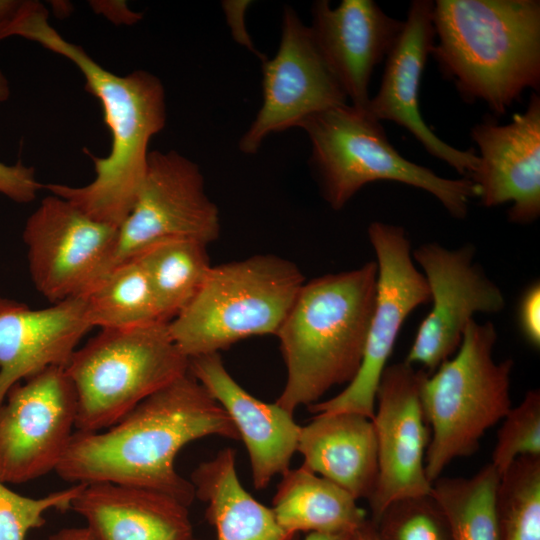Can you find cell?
Segmentation results:
<instances>
[{
	"instance_id": "1",
	"label": "cell",
	"mask_w": 540,
	"mask_h": 540,
	"mask_svg": "<svg viewBox=\"0 0 540 540\" xmlns=\"http://www.w3.org/2000/svg\"><path fill=\"white\" fill-rule=\"evenodd\" d=\"M208 436L239 440L229 415L188 372L111 427L75 431L55 472L69 483L143 487L190 506L194 486L177 472L175 459L188 443Z\"/></svg>"
},
{
	"instance_id": "2",
	"label": "cell",
	"mask_w": 540,
	"mask_h": 540,
	"mask_svg": "<svg viewBox=\"0 0 540 540\" xmlns=\"http://www.w3.org/2000/svg\"><path fill=\"white\" fill-rule=\"evenodd\" d=\"M10 36L38 42L72 61L83 73L86 88L99 99L112 143L106 157L89 153L94 163V180L82 187L48 184L46 188L93 219L119 228L142 184L149 141L166 123L163 84L144 70L126 76L106 70L50 26L47 10L39 2L22 1L1 30L0 40Z\"/></svg>"
},
{
	"instance_id": "3",
	"label": "cell",
	"mask_w": 540,
	"mask_h": 540,
	"mask_svg": "<svg viewBox=\"0 0 540 540\" xmlns=\"http://www.w3.org/2000/svg\"><path fill=\"white\" fill-rule=\"evenodd\" d=\"M377 272L376 262L369 261L304 282L275 334L287 372L277 405L293 414L354 379L374 309Z\"/></svg>"
},
{
	"instance_id": "4",
	"label": "cell",
	"mask_w": 540,
	"mask_h": 540,
	"mask_svg": "<svg viewBox=\"0 0 540 540\" xmlns=\"http://www.w3.org/2000/svg\"><path fill=\"white\" fill-rule=\"evenodd\" d=\"M431 53L466 98L499 114L540 83V2L438 0Z\"/></svg>"
},
{
	"instance_id": "5",
	"label": "cell",
	"mask_w": 540,
	"mask_h": 540,
	"mask_svg": "<svg viewBox=\"0 0 540 540\" xmlns=\"http://www.w3.org/2000/svg\"><path fill=\"white\" fill-rule=\"evenodd\" d=\"M496 340L491 322L472 319L457 351L422 379L420 397L430 428L425 472L431 483L452 461L473 455L485 432L512 407L513 361L494 360Z\"/></svg>"
},
{
	"instance_id": "6",
	"label": "cell",
	"mask_w": 540,
	"mask_h": 540,
	"mask_svg": "<svg viewBox=\"0 0 540 540\" xmlns=\"http://www.w3.org/2000/svg\"><path fill=\"white\" fill-rule=\"evenodd\" d=\"M304 282L293 262L274 254L211 266L193 299L169 321L170 334L189 359L276 334Z\"/></svg>"
},
{
	"instance_id": "7",
	"label": "cell",
	"mask_w": 540,
	"mask_h": 540,
	"mask_svg": "<svg viewBox=\"0 0 540 540\" xmlns=\"http://www.w3.org/2000/svg\"><path fill=\"white\" fill-rule=\"evenodd\" d=\"M169 322L100 329L65 366L76 393L75 431L97 432L189 372Z\"/></svg>"
},
{
	"instance_id": "8",
	"label": "cell",
	"mask_w": 540,
	"mask_h": 540,
	"mask_svg": "<svg viewBox=\"0 0 540 540\" xmlns=\"http://www.w3.org/2000/svg\"><path fill=\"white\" fill-rule=\"evenodd\" d=\"M311 142V163L323 197L339 210L366 184L396 181L435 196L456 218L477 197L468 178L447 179L403 158L390 144L380 121L364 109L345 104L315 114L300 126Z\"/></svg>"
},
{
	"instance_id": "9",
	"label": "cell",
	"mask_w": 540,
	"mask_h": 540,
	"mask_svg": "<svg viewBox=\"0 0 540 540\" xmlns=\"http://www.w3.org/2000/svg\"><path fill=\"white\" fill-rule=\"evenodd\" d=\"M368 237L378 272L362 362L340 393L308 406L315 415L355 413L372 419L377 388L401 327L414 309L430 301L426 279L414 264L405 230L376 221L368 227Z\"/></svg>"
},
{
	"instance_id": "10",
	"label": "cell",
	"mask_w": 540,
	"mask_h": 540,
	"mask_svg": "<svg viewBox=\"0 0 540 540\" xmlns=\"http://www.w3.org/2000/svg\"><path fill=\"white\" fill-rule=\"evenodd\" d=\"M31 280L52 304L83 297L109 270L118 228L51 194L23 230Z\"/></svg>"
},
{
	"instance_id": "11",
	"label": "cell",
	"mask_w": 540,
	"mask_h": 540,
	"mask_svg": "<svg viewBox=\"0 0 540 540\" xmlns=\"http://www.w3.org/2000/svg\"><path fill=\"white\" fill-rule=\"evenodd\" d=\"M219 234V211L198 165L173 150L152 151L133 207L118 228L109 270L160 241L192 239L208 245Z\"/></svg>"
},
{
	"instance_id": "12",
	"label": "cell",
	"mask_w": 540,
	"mask_h": 540,
	"mask_svg": "<svg viewBox=\"0 0 540 540\" xmlns=\"http://www.w3.org/2000/svg\"><path fill=\"white\" fill-rule=\"evenodd\" d=\"M76 407L65 367L15 384L0 405V481L20 484L55 471L75 432Z\"/></svg>"
},
{
	"instance_id": "13",
	"label": "cell",
	"mask_w": 540,
	"mask_h": 540,
	"mask_svg": "<svg viewBox=\"0 0 540 540\" xmlns=\"http://www.w3.org/2000/svg\"><path fill=\"white\" fill-rule=\"evenodd\" d=\"M472 245L448 249L420 245L412 258L422 269L432 308L422 320L406 363L433 373L460 346L463 332L476 313H498L505 306L500 288L474 261Z\"/></svg>"
},
{
	"instance_id": "14",
	"label": "cell",
	"mask_w": 540,
	"mask_h": 540,
	"mask_svg": "<svg viewBox=\"0 0 540 540\" xmlns=\"http://www.w3.org/2000/svg\"><path fill=\"white\" fill-rule=\"evenodd\" d=\"M282 20L277 53L262 61V106L239 141V149L246 154L256 153L272 133L300 127L315 114L348 104L311 28L289 6Z\"/></svg>"
},
{
	"instance_id": "15",
	"label": "cell",
	"mask_w": 540,
	"mask_h": 540,
	"mask_svg": "<svg viewBox=\"0 0 540 540\" xmlns=\"http://www.w3.org/2000/svg\"><path fill=\"white\" fill-rule=\"evenodd\" d=\"M425 374L403 361L387 365L381 376L372 418L378 457L377 481L368 500L373 522L392 502L431 493L425 472L430 428L420 397Z\"/></svg>"
},
{
	"instance_id": "16",
	"label": "cell",
	"mask_w": 540,
	"mask_h": 540,
	"mask_svg": "<svg viewBox=\"0 0 540 540\" xmlns=\"http://www.w3.org/2000/svg\"><path fill=\"white\" fill-rule=\"evenodd\" d=\"M471 136L479 165L470 179L486 207L512 203L513 223L528 224L540 214V98L531 95L525 112L505 125L477 124Z\"/></svg>"
},
{
	"instance_id": "17",
	"label": "cell",
	"mask_w": 540,
	"mask_h": 540,
	"mask_svg": "<svg viewBox=\"0 0 540 540\" xmlns=\"http://www.w3.org/2000/svg\"><path fill=\"white\" fill-rule=\"evenodd\" d=\"M433 6L429 0L413 1L393 48L378 93L367 111L378 121L389 120L409 130L433 156L469 178L476 172L479 156L474 149L462 151L438 138L419 112V87L428 55L434 45Z\"/></svg>"
},
{
	"instance_id": "18",
	"label": "cell",
	"mask_w": 540,
	"mask_h": 540,
	"mask_svg": "<svg viewBox=\"0 0 540 540\" xmlns=\"http://www.w3.org/2000/svg\"><path fill=\"white\" fill-rule=\"evenodd\" d=\"M315 42L351 105L366 110L374 67L393 48L404 21L389 17L371 0L329 1L312 7Z\"/></svg>"
},
{
	"instance_id": "19",
	"label": "cell",
	"mask_w": 540,
	"mask_h": 540,
	"mask_svg": "<svg viewBox=\"0 0 540 540\" xmlns=\"http://www.w3.org/2000/svg\"><path fill=\"white\" fill-rule=\"evenodd\" d=\"M90 329L83 297L33 309L0 296V405L15 384L65 367Z\"/></svg>"
},
{
	"instance_id": "20",
	"label": "cell",
	"mask_w": 540,
	"mask_h": 540,
	"mask_svg": "<svg viewBox=\"0 0 540 540\" xmlns=\"http://www.w3.org/2000/svg\"><path fill=\"white\" fill-rule=\"evenodd\" d=\"M189 373L231 418L247 449L257 490L289 469L301 429L293 414L246 391L228 372L220 353L190 358Z\"/></svg>"
},
{
	"instance_id": "21",
	"label": "cell",
	"mask_w": 540,
	"mask_h": 540,
	"mask_svg": "<svg viewBox=\"0 0 540 540\" xmlns=\"http://www.w3.org/2000/svg\"><path fill=\"white\" fill-rule=\"evenodd\" d=\"M187 505L143 487L85 484L71 508L96 540H194Z\"/></svg>"
},
{
	"instance_id": "22",
	"label": "cell",
	"mask_w": 540,
	"mask_h": 540,
	"mask_svg": "<svg viewBox=\"0 0 540 540\" xmlns=\"http://www.w3.org/2000/svg\"><path fill=\"white\" fill-rule=\"evenodd\" d=\"M297 451L302 467L348 492L369 500L378 475L372 419L355 413L317 414L301 426Z\"/></svg>"
},
{
	"instance_id": "23",
	"label": "cell",
	"mask_w": 540,
	"mask_h": 540,
	"mask_svg": "<svg viewBox=\"0 0 540 540\" xmlns=\"http://www.w3.org/2000/svg\"><path fill=\"white\" fill-rule=\"evenodd\" d=\"M195 497L206 504L205 516L217 540H297L285 531L271 508L261 504L242 486L236 471V452L219 451L191 474Z\"/></svg>"
},
{
	"instance_id": "24",
	"label": "cell",
	"mask_w": 540,
	"mask_h": 540,
	"mask_svg": "<svg viewBox=\"0 0 540 540\" xmlns=\"http://www.w3.org/2000/svg\"><path fill=\"white\" fill-rule=\"evenodd\" d=\"M281 476L271 509L289 533H353L368 519L348 492L302 466Z\"/></svg>"
},
{
	"instance_id": "25",
	"label": "cell",
	"mask_w": 540,
	"mask_h": 540,
	"mask_svg": "<svg viewBox=\"0 0 540 540\" xmlns=\"http://www.w3.org/2000/svg\"><path fill=\"white\" fill-rule=\"evenodd\" d=\"M83 298L91 328L128 329L169 322L135 257L108 270Z\"/></svg>"
},
{
	"instance_id": "26",
	"label": "cell",
	"mask_w": 540,
	"mask_h": 540,
	"mask_svg": "<svg viewBox=\"0 0 540 540\" xmlns=\"http://www.w3.org/2000/svg\"><path fill=\"white\" fill-rule=\"evenodd\" d=\"M500 474L491 463L471 477H439L431 496L448 525L451 540H501L497 507Z\"/></svg>"
},
{
	"instance_id": "27",
	"label": "cell",
	"mask_w": 540,
	"mask_h": 540,
	"mask_svg": "<svg viewBox=\"0 0 540 540\" xmlns=\"http://www.w3.org/2000/svg\"><path fill=\"white\" fill-rule=\"evenodd\" d=\"M207 246L192 239H170L134 256L143 266L167 321L188 305L204 282L211 268Z\"/></svg>"
},
{
	"instance_id": "28",
	"label": "cell",
	"mask_w": 540,
	"mask_h": 540,
	"mask_svg": "<svg viewBox=\"0 0 540 540\" xmlns=\"http://www.w3.org/2000/svg\"><path fill=\"white\" fill-rule=\"evenodd\" d=\"M501 540H540V456L517 458L500 476Z\"/></svg>"
},
{
	"instance_id": "29",
	"label": "cell",
	"mask_w": 540,
	"mask_h": 540,
	"mask_svg": "<svg viewBox=\"0 0 540 540\" xmlns=\"http://www.w3.org/2000/svg\"><path fill=\"white\" fill-rule=\"evenodd\" d=\"M374 523L382 540H451L431 493L392 502Z\"/></svg>"
},
{
	"instance_id": "30",
	"label": "cell",
	"mask_w": 540,
	"mask_h": 540,
	"mask_svg": "<svg viewBox=\"0 0 540 540\" xmlns=\"http://www.w3.org/2000/svg\"><path fill=\"white\" fill-rule=\"evenodd\" d=\"M540 456V391L526 392L522 402L511 407L496 435L491 464L500 476L519 457Z\"/></svg>"
},
{
	"instance_id": "31",
	"label": "cell",
	"mask_w": 540,
	"mask_h": 540,
	"mask_svg": "<svg viewBox=\"0 0 540 540\" xmlns=\"http://www.w3.org/2000/svg\"><path fill=\"white\" fill-rule=\"evenodd\" d=\"M84 485L73 484L43 497L32 498L12 491L0 481V540H25L30 530L45 524L44 515L48 511L70 509Z\"/></svg>"
},
{
	"instance_id": "32",
	"label": "cell",
	"mask_w": 540,
	"mask_h": 540,
	"mask_svg": "<svg viewBox=\"0 0 540 540\" xmlns=\"http://www.w3.org/2000/svg\"><path fill=\"white\" fill-rule=\"evenodd\" d=\"M42 185L35 178L32 167L21 162L6 165L0 162V193L18 203L34 200Z\"/></svg>"
},
{
	"instance_id": "33",
	"label": "cell",
	"mask_w": 540,
	"mask_h": 540,
	"mask_svg": "<svg viewBox=\"0 0 540 540\" xmlns=\"http://www.w3.org/2000/svg\"><path fill=\"white\" fill-rule=\"evenodd\" d=\"M520 330L526 341L535 348L540 346V284L534 282L523 292L519 307Z\"/></svg>"
},
{
	"instance_id": "34",
	"label": "cell",
	"mask_w": 540,
	"mask_h": 540,
	"mask_svg": "<svg viewBox=\"0 0 540 540\" xmlns=\"http://www.w3.org/2000/svg\"><path fill=\"white\" fill-rule=\"evenodd\" d=\"M250 4V1L228 0L222 2V7L234 39L264 61L266 58L255 48L245 25V14Z\"/></svg>"
},
{
	"instance_id": "35",
	"label": "cell",
	"mask_w": 540,
	"mask_h": 540,
	"mask_svg": "<svg viewBox=\"0 0 540 540\" xmlns=\"http://www.w3.org/2000/svg\"><path fill=\"white\" fill-rule=\"evenodd\" d=\"M49 540H96L86 527L63 528L49 537Z\"/></svg>"
},
{
	"instance_id": "36",
	"label": "cell",
	"mask_w": 540,
	"mask_h": 540,
	"mask_svg": "<svg viewBox=\"0 0 540 540\" xmlns=\"http://www.w3.org/2000/svg\"><path fill=\"white\" fill-rule=\"evenodd\" d=\"M352 540H382L375 523L367 519L354 533Z\"/></svg>"
},
{
	"instance_id": "37",
	"label": "cell",
	"mask_w": 540,
	"mask_h": 540,
	"mask_svg": "<svg viewBox=\"0 0 540 540\" xmlns=\"http://www.w3.org/2000/svg\"><path fill=\"white\" fill-rule=\"evenodd\" d=\"M22 1L0 0V29L10 20Z\"/></svg>"
},
{
	"instance_id": "38",
	"label": "cell",
	"mask_w": 540,
	"mask_h": 540,
	"mask_svg": "<svg viewBox=\"0 0 540 540\" xmlns=\"http://www.w3.org/2000/svg\"><path fill=\"white\" fill-rule=\"evenodd\" d=\"M353 533L311 532L307 534L304 540H352Z\"/></svg>"
},
{
	"instance_id": "39",
	"label": "cell",
	"mask_w": 540,
	"mask_h": 540,
	"mask_svg": "<svg viewBox=\"0 0 540 540\" xmlns=\"http://www.w3.org/2000/svg\"><path fill=\"white\" fill-rule=\"evenodd\" d=\"M10 94V89L8 82L3 75V73L0 71V102L5 101Z\"/></svg>"
},
{
	"instance_id": "40",
	"label": "cell",
	"mask_w": 540,
	"mask_h": 540,
	"mask_svg": "<svg viewBox=\"0 0 540 540\" xmlns=\"http://www.w3.org/2000/svg\"><path fill=\"white\" fill-rule=\"evenodd\" d=\"M195 540V539H194Z\"/></svg>"
}]
</instances>
